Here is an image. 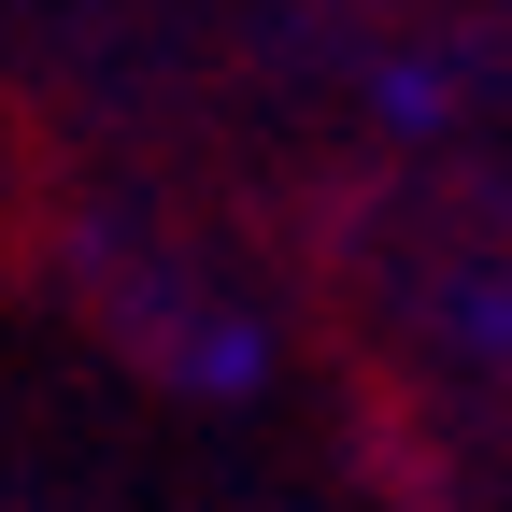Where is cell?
Listing matches in <instances>:
<instances>
[{
  "label": "cell",
  "mask_w": 512,
  "mask_h": 512,
  "mask_svg": "<svg viewBox=\"0 0 512 512\" xmlns=\"http://www.w3.org/2000/svg\"><path fill=\"white\" fill-rule=\"evenodd\" d=\"M256 370H271V342H256L242 313H214V328H185V384H200V399H242Z\"/></svg>",
  "instance_id": "1"
},
{
  "label": "cell",
  "mask_w": 512,
  "mask_h": 512,
  "mask_svg": "<svg viewBox=\"0 0 512 512\" xmlns=\"http://www.w3.org/2000/svg\"><path fill=\"white\" fill-rule=\"evenodd\" d=\"M441 100H456V86H441V72H384V114H399V128H427Z\"/></svg>",
  "instance_id": "2"
}]
</instances>
